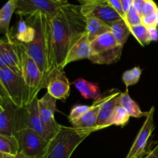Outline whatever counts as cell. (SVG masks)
Wrapping results in <instances>:
<instances>
[{
    "instance_id": "6da1fadb",
    "label": "cell",
    "mask_w": 158,
    "mask_h": 158,
    "mask_svg": "<svg viewBox=\"0 0 158 158\" xmlns=\"http://www.w3.org/2000/svg\"><path fill=\"white\" fill-rule=\"evenodd\" d=\"M51 35L56 67L64 72L65 62L71 48L86 32V18L81 6L66 2L50 19Z\"/></svg>"
},
{
    "instance_id": "7a4b0ae2",
    "label": "cell",
    "mask_w": 158,
    "mask_h": 158,
    "mask_svg": "<svg viewBox=\"0 0 158 158\" xmlns=\"http://www.w3.org/2000/svg\"><path fill=\"white\" fill-rule=\"evenodd\" d=\"M50 19L43 13L26 17V21L35 29V36L28 43H19L20 47L35 61L43 77V88L49 80L61 73L56 65L55 55L51 35Z\"/></svg>"
},
{
    "instance_id": "3957f363",
    "label": "cell",
    "mask_w": 158,
    "mask_h": 158,
    "mask_svg": "<svg viewBox=\"0 0 158 158\" xmlns=\"http://www.w3.org/2000/svg\"><path fill=\"white\" fill-rule=\"evenodd\" d=\"M103 130L99 127L77 128L61 125L56 137L50 141L44 158H70L77 147L96 131Z\"/></svg>"
},
{
    "instance_id": "277c9868",
    "label": "cell",
    "mask_w": 158,
    "mask_h": 158,
    "mask_svg": "<svg viewBox=\"0 0 158 158\" xmlns=\"http://www.w3.org/2000/svg\"><path fill=\"white\" fill-rule=\"evenodd\" d=\"M0 83L9 102L19 109L28 106L35 99L23 77L8 68H0Z\"/></svg>"
},
{
    "instance_id": "5b68a950",
    "label": "cell",
    "mask_w": 158,
    "mask_h": 158,
    "mask_svg": "<svg viewBox=\"0 0 158 158\" xmlns=\"http://www.w3.org/2000/svg\"><path fill=\"white\" fill-rule=\"evenodd\" d=\"M123 48L111 32H106L91 42L89 60L94 64H113L120 59Z\"/></svg>"
},
{
    "instance_id": "8992f818",
    "label": "cell",
    "mask_w": 158,
    "mask_h": 158,
    "mask_svg": "<svg viewBox=\"0 0 158 158\" xmlns=\"http://www.w3.org/2000/svg\"><path fill=\"white\" fill-rule=\"evenodd\" d=\"M16 137L19 144V152L29 158H44L50 141L30 129H21Z\"/></svg>"
},
{
    "instance_id": "52a82bcc",
    "label": "cell",
    "mask_w": 158,
    "mask_h": 158,
    "mask_svg": "<svg viewBox=\"0 0 158 158\" xmlns=\"http://www.w3.org/2000/svg\"><path fill=\"white\" fill-rule=\"evenodd\" d=\"M66 2V0L60 2L52 0H15V13L21 18H26L36 13H43L52 18Z\"/></svg>"
},
{
    "instance_id": "ba28073f",
    "label": "cell",
    "mask_w": 158,
    "mask_h": 158,
    "mask_svg": "<svg viewBox=\"0 0 158 158\" xmlns=\"http://www.w3.org/2000/svg\"><path fill=\"white\" fill-rule=\"evenodd\" d=\"M56 100L47 92L42 98L39 99L40 120L48 140L50 141L56 137L61 127L55 118V114L57 110Z\"/></svg>"
},
{
    "instance_id": "9c48e42d",
    "label": "cell",
    "mask_w": 158,
    "mask_h": 158,
    "mask_svg": "<svg viewBox=\"0 0 158 158\" xmlns=\"http://www.w3.org/2000/svg\"><path fill=\"white\" fill-rule=\"evenodd\" d=\"M0 68H8L22 76L21 48L14 36L0 38Z\"/></svg>"
},
{
    "instance_id": "30bf717a",
    "label": "cell",
    "mask_w": 158,
    "mask_h": 158,
    "mask_svg": "<svg viewBox=\"0 0 158 158\" xmlns=\"http://www.w3.org/2000/svg\"><path fill=\"white\" fill-rule=\"evenodd\" d=\"M18 129L19 131L21 129L32 130L43 138L49 140L40 120L38 97L34 99L28 106L19 109Z\"/></svg>"
},
{
    "instance_id": "8fae6325",
    "label": "cell",
    "mask_w": 158,
    "mask_h": 158,
    "mask_svg": "<svg viewBox=\"0 0 158 158\" xmlns=\"http://www.w3.org/2000/svg\"><path fill=\"white\" fill-rule=\"evenodd\" d=\"M21 60L22 77L26 85L30 88L33 98H36L39 92L43 89V77L42 73L35 61L22 48Z\"/></svg>"
},
{
    "instance_id": "7c38bea8",
    "label": "cell",
    "mask_w": 158,
    "mask_h": 158,
    "mask_svg": "<svg viewBox=\"0 0 158 158\" xmlns=\"http://www.w3.org/2000/svg\"><path fill=\"white\" fill-rule=\"evenodd\" d=\"M154 106H152L147 114L146 120L140 128L126 158H143L144 156L147 144L154 129Z\"/></svg>"
},
{
    "instance_id": "4fadbf2b",
    "label": "cell",
    "mask_w": 158,
    "mask_h": 158,
    "mask_svg": "<svg viewBox=\"0 0 158 158\" xmlns=\"http://www.w3.org/2000/svg\"><path fill=\"white\" fill-rule=\"evenodd\" d=\"M81 12L84 17H95L109 26L123 19L108 3L81 5Z\"/></svg>"
},
{
    "instance_id": "5bb4252c",
    "label": "cell",
    "mask_w": 158,
    "mask_h": 158,
    "mask_svg": "<svg viewBox=\"0 0 158 158\" xmlns=\"http://www.w3.org/2000/svg\"><path fill=\"white\" fill-rule=\"evenodd\" d=\"M19 108L9 103L0 113V134L16 136L18 132Z\"/></svg>"
},
{
    "instance_id": "9a60e30c",
    "label": "cell",
    "mask_w": 158,
    "mask_h": 158,
    "mask_svg": "<svg viewBox=\"0 0 158 158\" xmlns=\"http://www.w3.org/2000/svg\"><path fill=\"white\" fill-rule=\"evenodd\" d=\"M114 89L105 92L98 100H95L86 114L80 119L72 123V126L77 128H90L97 127V120L101 105L107 100L112 94Z\"/></svg>"
},
{
    "instance_id": "2e32d148",
    "label": "cell",
    "mask_w": 158,
    "mask_h": 158,
    "mask_svg": "<svg viewBox=\"0 0 158 158\" xmlns=\"http://www.w3.org/2000/svg\"><path fill=\"white\" fill-rule=\"evenodd\" d=\"M120 94V91L119 89H114L112 94L101 105L97 120V127L105 129L111 126V117L116 106L119 104Z\"/></svg>"
},
{
    "instance_id": "e0dca14e",
    "label": "cell",
    "mask_w": 158,
    "mask_h": 158,
    "mask_svg": "<svg viewBox=\"0 0 158 158\" xmlns=\"http://www.w3.org/2000/svg\"><path fill=\"white\" fill-rule=\"evenodd\" d=\"M47 93L56 100L66 101L70 93V83L64 73L52 77L46 86Z\"/></svg>"
},
{
    "instance_id": "ac0fdd59",
    "label": "cell",
    "mask_w": 158,
    "mask_h": 158,
    "mask_svg": "<svg viewBox=\"0 0 158 158\" xmlns=\"http://www.w3.org/2000/svg\"><path fill=\"white\" fill-rule=\"evenodd\" d=\"M90 44L91 42L89 40L87 33L85 32L71 48L66 57L65 66L73 62L89 59L90 54Z\"/></svg>"
},
{
    "instance_id": "d6986e66",
    "label": "cell",
    "mask_w": 158,
    "mask_h": 158,
    "mask_svg": "<svg viewBox=\"0 0 158 158\" xmlns=\"http://www.w3.org/2000/svg\"><path fill=\"white\" fill-rule=\"evenodd\" d=\"M15 0H9L0 9V34H3L7 38L12 36L9 29V24L12 14L15 11Z\"/></svg>"
},
{
    "instance_id": "ffe728a7",
    "label": "cell",
    "mask_w": 158,
    "mask_h": 158,
    "mask_svg": "<svg viewBox=\"0 0 158 158\" xmlns=\"http://www.w3.org/2000/svg\"><path fill=\"white\" fill-rule=\"evenodd\" d=\"M85 18H86V32L90 42L106 32H110V26L106 24L101 20L92 16H87Z\"/></svg>"
},
{
    "instance_id": "44dd1931",
    "label": "cell",
    "mask_w": 158,
    "mask_h": 158,
    "mask_svg": "<svg viewBox=\"0 0 158 158\" xmlns=\"http://www.w3.org/2000/svg\"><path fill=\"white\" fill-rule=\"evenodd\" d=\"M83 97L86 100H98L101 97L100 89L98 84L95 83H91L83 78H79L73 83Z\"/></svg>"
},
{
    "instance_id": "7402d4cb",
    "label": "cell",
    "mask_w": 158,
    "mask_h": 158,
    "mask_svg": "<svg viewBox=\"0 0 158 158\" xmlns=\"http://www.w3.org/2000/svg\"><path fill=\"white\" fill-rule=\"evenodd\" d=\"M119 104L123 106L131 117L134 118H140L143 116H147V113L142 112L140 106L129 95V93L127 90L124 93H120L119 95Z\"/></svg>"
},
{
    "instance_id": "603a6c76",
    "label": "cell",
    "mask_w": 158,
    "mask_h": 158,
    "mask_svg": "<svg viewBox=\"0 0 158 158\" xmlns=\"http://www.w3.org/2000/svg\"><path fill=\"white\" fill-rule=\"evenodd\" d=\"M110 32L116 41L123 46H124L128 37L131 34V28L128 26L123 19H121L111 25Z\"/></svg>"
},
{
    "instance_id": "cb8c5ba5",
    "label": "cell",
    "mask_w": 158,
    "mask_h": 158,
    "mask_svg": "<svg viewBox=\"0 0 158 158\" xmlns=\"http://www.w3.org/2000/svg\"><path fill=\"white\" fill-rule=\"evenodd\" d=\"M35 36V29L29 23L23 18L20 19L17 24L16 33L14 38L17 42L21 43H28L32 41Z\"/></svg>"
},
{
    "instance_id": "d4e9b609",
    "label": "cell",
    "mask_w": 158,
    "mask_h": 158,
    "mask_svg": "<svg viewBox=\"0 0 158 158\" xmlns=\"http://www.w3.org/2000/svg\"><path fill=\"white\" fill-rule=\"evenodd\" d=\"M0 153L9 155H15L19 153V144L16 136L0 134Z\"/></svg>"
},
{
    "instance_id": "484cf974",
    "label": "cell",
    "mask_w": 158,
    "mask_h": 158,
    "mask_svg": "<svg viewBox=\"0 0 158 158\" xmlns=\"http://www.w3.org/2000/svg\"><path fill=\"white\" fill-rule=\"evenodd\" d=\"M130 118H131V116L127 112L126 110L120 104H118L116 106L113 113L112 117H111V126L116 125V126L124 127L128 123Z\"/></svg>"
},
{
    "instance_id": "4316f807",
    "label": "cell",
    "mask_w": 158,
    "mask_h": 158,
    "mask_svg": "<svg viewBox=\"0 0 158 158\" xmlns=\"http://www.w3.org/2000/svg\"><path fill=\"white\" fill-rule=\"evenodd\" d=\"M131 34L137 39L138 43L142 46L148 45L151 43L148 35V27L143 24H139L131 27Z\"/></svg>"
},
{
    "instance_id": "83f0119b",
    "label": "cell",
    "mask_w": 158,
    "mask_h": 158,
    "mask_svg": "<svg viewBox=\"0 0 158 158\" xmlns=\"http://www.w3.org/2000/svg\"><path fill=\"white\" fill-rule=\"evenodd\" d=\"M142 70L140 67L136 66L130 70H127L123 73L122 80L127 87L135 85L139 81L141 76Z\"/></svg>"
},
{
    "instance_id": "f1b7e54d",
    "label": "cell",
    "mask_w": 158,
    "mask_h": 158,
    "mask_svg": "<svg viewBox=\"0 0 158 158\" xmlns=\"http://www.w3.org/2000/svg\"><path fill=\"white\" fill-rule=\"evenodd\" d=\"M90 106L86 105H76L72 108L70 114L69 115V120L72 124L73 123L81 118L86 113V111L89 109Z\"/></svg>"
},
{
    "instance_id": "f546056e",
    "label": "cell",
    "mask_w": 158,
    "mask_h": 158,
    "mask_svg": "<svg viewBox=\"0 0 158 158\" xmlns=\"http://www.w3.org/2000/svg\"><path fill=\"white\" fill-rule=\"evenodd\" d=\"M125 22L128 25L130 28L137 25L142 24L141 23V16L139 15L138 12H137L134 6H131V9L128 10V12L126 13L124 18Z\"/></svg>"
},
{
    "instance_id": "4dcf8cb0",
    "label": "cell",
    "mask_w": 158,
    "mask_h": 158,
    "mask_svg": "<svg viewBox=\"0 0 158 158\" xmlns=\"http://www.w3.org/2000/svg\"><path fill=\"white\" fill-rule=\"evenodd\" d=\"M141 23L144 25L146 27H153L157 26V11L156 12L150 13L148 15H142L141 16Z\"/></svg>"
},
{
    "instance_id": "1f68e13d",
    "label": "cell",
    "mask_w": 158,
    "mask_h": 158,
    "mask_svg": "<svg viewBox=\"0 0 158 158\" xmlns=\"http://www.w3.org/2000/svg\"><path fill=\"white\" fill-rule=\"evenodd\" d=\"M158 9V7L154 0H146L142 9V15H148L150 13L156 12Z\"/></svg>"
},
{
    "instance_id": "d6a6232c",
    "label": "cell",
    "mask_w": 158,
    "mask_h": 158,
    "mask_svg": "<svg viewBox=\"0 0 158 158\" xmlns=\"http://www.w3.org/2000/svg\"><path fill=\"white\" fill-rule=\"evenodd\" d=\"M107 3L113 8V9H115V10L120 14V16L124 19L125 12L124 11H123L120 0H107Z\"/></svg>"
},
{
    "instance_id": "836d02e7",
    "label": "cell",
    "mask_w": 158,
    "mask_h": 158,
    "mask_svg": "<svg viewBox=\"0 0 158 158\" xmlns=\"http://www.w3.org/2000/svg\"><path fill=\"white\" fill-rule=\"evenodd\" d=\"M148 29V35H149L150 42L158 41V28L157 26L149 27Z\"/></svg>"
},
{
    "instance_id": "e575fe53",
    "label": "cell",
    "mask_w": 158,
    "mask_h": 158,
    "mask_svg": "<svg viewBox=\"0 0 158 158\" xmlns=\"http://www.w3.org/2000/svg\"><path fill=\"white\" fill-rule=\"evenodd\" d=\"M9 103H10V102H9V99H8L2 86L1 83H0V105L4 108V106Z\"/></svg>"
},
{
    "instance_id": "d590c367",
    "label": "cell",
    "mask_w": 158,
    "mask_h": 158,
    "mask_svg": "<svg viewBox=\"0 0 158 158\" xmlns=\"http://www.w3.org/2000/svg\"><path fill=\"white\" fill-rule=\"evenodd\" d=\"M145 1L146 0H134L133 1V6L137 10V12H138L140 16L142 15V9H143Z\"/></svg>"
},
{
    "instance_id": "8d00e7d4",
    "label": "cell",
    "mask_w": 158,
    "mask_h": 158,
    "mask_svg": "<svg viewBox=\"0 0 158 158\" xmlns=\"http://www.w3.org/2000/svg\"><path fill=\"white\" fill-rule=\"evenodd\" d=\"M120 3H121L122 7H123V11L125 12V15H126L127 12H128V10L133 6V1L134 0H120Z\"/></svg>"
},
{
    "instance_id": "74e56055",
    "label": "cell",
    "mask_w": 158,
    "mask_h": 158,
    "mask_svg": "<svg viewBox=\"0 0 158 158\" xmlns=\"http://www.w3.org/2000/svg\"><path fill=\"white\" fill-rule=\"evenodd\" d=\"M143 158H158V143L156 145L155 148L150 151L145 157Z\"/></svg>"
},
{
    "instance_id": "f35d334b",
    "label": "cell",
    "mask_w": 158,
    "mask_h": 158,
    "mask_svg": "<svg viewBox=\"0 0 158 158\" xmlns=\"http://www.w3.org/2000/svg\"><path fill=\"white\" fill-rule=\"evenodd\" d=\"M81 2L82 5L98 4V3H107V0H78Z\"/></svg>"
},
{
    "instance_id": "ab89813d",
    "label": "cell",
    "mask_w": 158,
    "mask_h": 158,
    "mask_svg": "<svg viewBox=\"0 0 158 158\" xmlns=\"http://www.w3.org/2000/svg\"><path fill=\"white\" fill-rule=\"evenodd\" d=\"M2 158H29L27 156H26L25 154H23V153L19 152L18 153L15 155H9V154H4Z\"/></svg>"
},
{
    "instance_id": "60d3db41",
    "label": "cell",
    "mask_w": 158,
    "mask_h": 158,
    "mask_svg": "<svg viewBox=\"0 0 158 158\" xmlns=\"http://www.w3.org/2000/svg\"><path fill=\"white\" fill-rule=\"evenodd\" d=\"M157 26H158V9L157 10Z\"/></svg>"
},
{
    "instance_id": "b9f144b4",
    "label": "cell",
    "mask_w": 158,
    "mask_h": 158,
    "mask_svg": "<svg viewBox=\"0 0 158 158\" xmlns=\"http://www.w3.org/2000/svg\"><path fill=\"white\" fill-rule=\"evenodd\" d=\"M3 109H4V108H3V107H2V106H1V105H0V113H1V112H2V110H3Z\"/></svg>"
},
{
    "instance_id": "7bdbcfd3",
    "label": "cell",
    "mask_w": 158,
    "mask_h": 158,
    "mask_svg": "<svg viewBox=\"0 0 158 158\" xmlns=\"http://www.w3.org/2000/svg\"><path fill=\"white\" fill-rule=\"evenodd\" d=\"M3 155H4V154H1V153H0V158H2Z\"/></svg>"
},
{
    "instance_id": "ee69618b",
    "label": "cell",
    "mask_w": 158,
    "mask_h": 158,
    "mask_svg": "<svg viewBox=\"0 0 158 158\" xmlns=\"http://www.w3.org/2000/svg\"><path fill=\"white\" fill-rule=\"evenodd\" d=\"M56 1L59 2H63V1H64V0H56Z\"/></svg>"
},
{
    "instance_id": "f6af8a7d",
    "label": "cell",
    "mask_w": 158,
    "mask_h": 158,
    "mask_svg": "<svg viewBox=\"0 0 158 158\" xmlns=\"http://www.w3.org/2000/svg\"><path fill=\"white\" fill-rule=\"evenodd\" d=\"M52 1H55V2H56V0H52Z\"/></svg>"
},
{
    "instance_id": "bcb514c9",
    "label": "cell",
    "mask_w": 158,
    "mask_h": 158,
    "mask_svg": "<svg viewBox=\"0 0 158 158\" xmlns=\"http://www.w3.org/2000/svg\"><path fill=\"white\" fill-rule=\"evenodd\" d=\"M134 158H140V157H134Z\"/></svg>"
}]
</instances>
